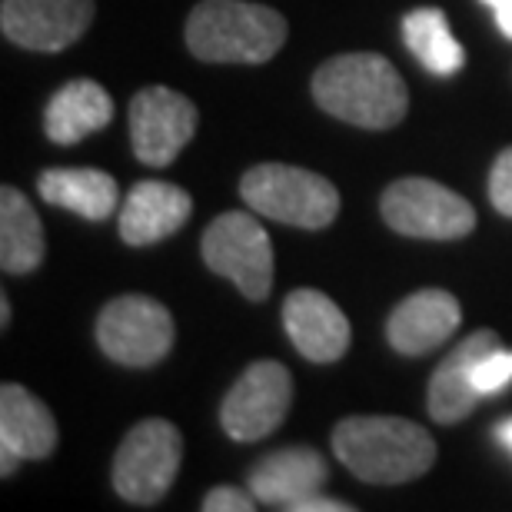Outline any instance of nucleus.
Masks as SVG:
<instances>
[{"label": "nucleus", "mask_w": 512, "mask_h": 512, "mask_svg": "<svg viewBox=\"0 0 512 512\" xmlns=\"http://www.w3.org/2000/svg\"><path fill=\"white\" fill-rule=\"evenodd\" d=\"M333 453L356 479L399 486L436 463V439L403 416H346L333 429Z\"/></svg>", "instance_id": "obj_1"}, {"label": "nucleus", "mask_w": 512, "mask_h": 512, "mask_svg": "<svg viewBox=\"0 0 512 512\" xmlns=\"http://www.w3.org/2000/svg\"><path fill=\"white\" fill-rule=\"evenodd\" d=\"M313 97L326 114L363 130H389L406 117L409 94L380 54H340L313 74Z\"/></svg>", "instance_id": "obj_2"}, {"label": "nucleus", "mask_w": 512, "mask_h": 512, "mask_svg": "<svg viewBox=\"0 0 512 512\" xmlns=\"http://www.w3.org/2000/svg\"><path fill=\"white\" fill-rule=\"evenodd\" d=\"M286 44V17L250 0H203L187 20V47L207 64H266Z\"/></svg>", "instance_id": "obj_3"}, {"label": "nucleus", "mask_w": 512, "mask_h": 512, "mask_svg": "<svg viewBox=\"0 0 512 512\" xmlns=\"http://www.w3.org/2000/svg\"><path fill=\"white\" fill-rule=\"evenodd\" d=\"M240 197L253 213L300 230H323L340 217V190L313 170L260 163L243 173Z\"/></svg>", "instance_id": "obj_4"}, {"label": "nucleus", "mask_w": 512, "mask_h": 512, "mask_svg": "<svg viewBox=\"0 0 512 512\" xmlns=\"http://www.w3.org/2000/svg\"><path fill=\"white\" fill-rule=\"evenodd\" d=\"M183 436L167 419H143L114 456V489L133 506H157L180 473Z\"/></svg>", "instance_id": "obj_5"}, {"label": "nucleus", "mask_w": 512, "mask_h": 512, "mask_svg": "<svg viewBox=\"0 0 512 512\" xmlns=\"http://www.w3.org/2000/svg\"><path fill=\"white\" fill-rule=\"evenodd\" d=\"M383 220L413 240H463L476 227V210L456 190L429 177H403L383 193Z\"/></svg>", "instance_id": "obj_6"}, {"label": "nucleus", "mask_w": 512, "mask_h": 512, "mask_svg": "<svg viewBox=\"0 0 512 512\" xmlns=\"http://www.w3.org/2000/svg\"><path fill=\"white\" fill-rule=\"evenodd\" d=\"M203 260L213 273L227 276L247 300L260 303L273 286V243L253 213L230 210L203 233Z\"/></svg>", "instance_id": "obj_7"}, {"label": "nucleus", "mask_w": 512, "mask_h": 512, "mask_svg": "<svg viewBox=\"0 0 512 512\" xmlns=\"http://www.w3.org/2000/svg\"><path fill=\"white\" fill-rule=\"evenodd\" d=\"M173 316L150 296L127 293L104 306L97 320V343L107 360L120 366H157L173 350Z\"/></svg>", "instance_id": "obj_8"}, {"label": "nucleus", "mask_w": 512, "mask_h": 512, "mask_svg": "<svg viewBox=\"0 0 512 512\" xmlns=\"http://www.w3.org/2000/svg\"><path fill=\"white\" fill-rule=\"evenodd\" d=\"M293 403V376L283 363L260 360L240 373L220 406L223 433L237 443H260L280 429Z\"/></svg>", "instance_id": "obj_9"}, {"label": "nucleus", "mask_w": 512, "mask_h": 512, "mask_svg": "<svg viewBox=\"0 0 512 512\" xmlns=\"http://www.w3.org/2000/svg\"><path fill=\"white\" fill-rule=\"evenodd\" d=\"M197 107L170 87H147L130 100V143L140 163L170 167L197 133Z\"/></svg>", "instance_id": "obj_10"}, {"label": "nucleus", "mask_w": 512, "mask_h": 512, "mask_svg": "<svg viewBox=\"0 0 512 512\" xmlns=\"http://www.w3.org/2000/svg\"><path fill=\"white\" fill-rule=\"evenodd\" d=\"M94 0H4L0 30L10 44L27 50H64L87 34Z\"/></svg>", "instance_id": "obj_11"}, {"label": "nucleus", "mask_w": 512, "mask_h": 512, "mask_svg": "<svg viewBox=\"0 0 512 512\" xmlns=\"http://www.w3.org/2000/svg\"><path fill=\"white\" fill-rule=\"evenodd\" d=\"M283 326L296 353L310 363H336L350 350V320L320 290H293L283 303Z\"/></svg>", "instance_id": "obj_12"}, {"label": "nucleus", "mask_w": 512, "mask_h": 512, "mask_svg": "<svg viewBox=\"0 0 512 512\" xmlns=\"http://www.w3.org/2000/svg\"><path fill=\"white\" fill-rule=\"evenodd\" d=\"M463 323V306L446 290H419L389 313L386 340L403 356H426Z\"/></svg>", "instance_id": "obj_13"}, {"label": "nucleus", "mask_w": 512, "mask_h": 512, "mask_svg": "<svg viewBox=\"0 0 512 512\" xmlns=\"http://www.w3.org/2000/svg\"><path fill=\"white\" fill-rule=\"evenodd\" d=\"M326 476H330V469H326L323 453H316L310 446H290L253 463L247 483L263 506L293 509L300 499L323 493Z\"/></svg>", "instance_id": "obj_14"}, {"label": "nucleus", "mask_w": 512, "mask_h": 512, "mask_svg": "<svg viewBox=\"0 0 512 512\" xmlns=\"http://www.w3.org/2000/svg\"><path fill=\"white\" fill-rule=\"evenodd\" d=\"M193 200L167 180H140L120 207V240L130 247H150L167 240L190 220Z\"/></svg>", "instance_id": "obj_15"}, {"label": "nucleus", "mask_w": 512, "mask_h": 512, "mask_svg": "<svg viewBox=\"0 0 512 512\" xmlns=\"http://www.w3.org/2000/svg\"><path fill=\"white\" fill-rule=\"evenodd\" d=\"M499 336L493 330H476L466 336L443 363L436 366L433 380H429V416L436 423H459L476 409L479 396L473 389V366L483 353L496 350Z\"/></svg>", "instance_id": "obj_16"}, {"label": "nucleus", "mask_w": 512, "mask_h": 512, "mask_svg": "<svg viewBox=\"0 0 512 512\" xmlns=\"http://www.w3.org/2000/svg\"><path fill=\"white\" fill-rule=\"evenodd\" d=\"M57 446V423L47 403L17 383L0 389V449L20 459H47Z\"/></svg>", "instance_id": "obj_17"}, {"label": "nucleus", "mask_w": 512, "mask_h": 512, "mask_svg": "<svg viewBox=\"0 0 512 512\" xmlns=\"http://www.w3.org/2000/svg\"><path fill=\"white\" fill-rule=\"evenodd\" d=\"M114 120V100L94 80H70L60 87L47 104L44 130L47 137L67 147V143L87 140L90 133H100Z\"/></svg>", "instance_id": "obj_18"}, {"label": "nucleus", "mask_w": 512, "mask_h": 512, "mask_svg": "<svg viewBox=\"0 0 512 512\" xmlns=\"http://www.w3.org/2000/svg\"><path fill=\"white\" fill-rule=\"evenodd\" d=\"M37 190L50 207L70 210L84 220H107L120 203L117 180L104 170H90V167L44 170L37 180Z\"/></svg>", "instance_id": "obj_19"}, {"label": "nucleus", "mask_w": 512, "mask_h": 512, "mask_svg": "<svg viewBox=\"0 0 512 512\" xmlns=\"http://www.w3.org/2000/svg\"><path fill=\"white\" fill-rule=\"evenodd\" d=\"M44 227L30 200L14 187L0 190V266L4 273H30L44 260Z\"/></svg>", "instance_id": "obj_20"}, {"label": "nucleus", "mask_w": 512, "mask_h": 512, "mask_svg": "<svg viewBox=\"0 0 512 512\" xmlns=\"http://www.w3.org/2000/svg\"><path fill=\"white\" fill-rule=\"evenodd\" d=\"M403 40L413 57L429 74L453 77L466 67V50L449 30V20L439 7H419L403 17Z\"/></svg>", "instance_id": "obj_21"}, {"label": "nucleus", "mask_w": 512, "mask_h": 512, "mask_svg": "<svg viewBox=\"0 0 512 512\" xmlns=\"http://www.w3.org/2000/svg\"><path fill=\"white\" fill-rule=\"evenodd\" d=\"M512 383V350H503V343L496 350L483 353L473 366V389L479 399L496 396Z\"/></svg>", "instance_id": "obj_22"}, {"label": "nucleus", "mask_w": 512, "mask_h": 512, "mask_svg": "<svg viewBox=\"0 0 512 512\" xmlns=\"http://www.w3.org/2000/svg\"><path fill=\"white\" fill-rule=\"evenodd\" d=\"M489 200L503 217L512 220V147L499 153L493 170H489Z\"/></svg>", "instance_id": "obj_23"}, {"label": "nucleus", "mask_w": 512, "mask_h": 512, "mask_svg": "<svg viewBox=\"0 0 512 512\" xmlns=\"http://www.w3.org/2000/svg\"><path fill=\"white\" fill-rule=\"evenodd\" d=\"M260 499L253 496V489H237V486H217L203 496V509L207 512H253Z\"/></svg>", "instance_id": "obj_24"}, {"label": "nucleus", "mask_w": 512, "mask_h": 512, "mask_svg": "<svg viewBox=\"0 0 512 512\" xmlns=\"http://www.w3.org/2000/svg\"><path fill=\"white\" fill-rule=\"evenodd\" d=\"M290 512H353L350 503H340V499H330V496H323V493H313V496H306L300 499Z\"/></svg>", "instance_id": "obj_25"}, {"label": "nucleus", "mask_w": 512, "mask_h": 512, "mask_svg": "<svg viewBox=\"0 0 512 512\" xmlns=\"http://www.w3.org/2000/svg\"><path fill=\"white\" fill-rule=\"evenodd\" d=\"M483 4L493 10L499 34H503L506 40H512V0H483Z\"/></svg>", "instance_id": "obj_26"}, {"label": "nucleus", "mask_w": 512, "mask_h": 512, "mask_svg": "<svg viewBox=\"0 0 512 512\" xmlns=\"http://www.w3.org/2000/svg\"><path fill=\"white\" fill-rule=\"evenodd\" d=\"M493 436H496L499 449H506V453L512 456V416L503 419V423H499V426L493 429Z\"/></svg>", "instance_id": "obj_27"}, {"label": "nucleus", "mask_w": 512, "mask_h": 512, "mask_svg": "<svg viewBox=\"0 0 512 512\" xmlns=\"http://www.w3.org/2000/svg\"><path fill=\"white\" fill-rule=\"evenodd\" d=\"M7 323H10V303L0 300V326H7Z\"/></svg>", "instance_id": "obj_28"}]
</instances>
